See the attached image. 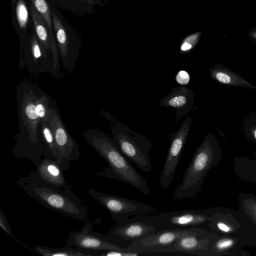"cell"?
I'll return each instance as SVG.
<instances>
[{"instance_id":"cell-2","label":"cell","mask_w":256,"mask_h":256,"mask_svg":"<svg viewBox=\"0 0 256 256\" xmlns=\"http://www.w3.org/2000/svg\"><path fill=\"white\" fill-rule=\"evenodd\" d=\"M85 140L108 163V166L98 172V176L116 179L132 186L146 195H149L146 180L123 154L112 137L98 130L84 132Z\"/></svg>"},{"instance_id":"cell-8","label":"cell","mask_w":256,"mask_h":256,"mask_svg":"<svg viewBox=\"0 0 256 256\" xmlns=\"http://www.w3.org/2000/svg\"><path fill=\"white\" fill-rule=\"evenodd\" d=\"M90 222H86L79 230L72 232L66 239V245L95 252L108 250H130L128 247L108 234L92 231Z\"/></svg>"},{"instance_id":"cell-14","label":"cell","mask_w":256,"mask_h":256,"mask_svg":"<svg viewBox=\"0 0 256 256\" xmlns=\"http://www.w3.org/2000/svg\"><path fill=\"white\" fill-rule=\"evenodd\" d=\"M156 231V227L139 219L136 216L116 222V224L108 231V234L128 247L133 241Z\"/></svg>"},{"instance_id":"cell-34","label":"cell","mask_w":256,"mask_h":256,"mask_svg":"<svg viewBox=\"0 0 256 256\" xmlns=\"http://www.w3.org/2000/svg\"><path fill=\"white\" fill-rule=\"evenodd\" d=\"M84 0L86 1L87 2H88L90 4H92V3L94 2V0Z\"/></svg>"},{"instance_id":"cell-20","label":"cell","mask_w":256,"mask_h":256,"mask_svg":"<svg viewBox=\"0 0 256 256\" xmlns=\"http://www.w3.org/2000/svg\"><path fill=\"white\" fill-rule=\"evenodd\" d=\"M233 164L234 172L238 178L256 184V158H235Z\"/></svg>"},{"instance_id":"cell-1","label":"cell","mask_w":256,"mask_h":256,"mask_svg":"<svg viewBox=\"0 0 256 256\" xmlns=\"http://www.w3.org/2000/svg\"><path fill=\"white\" fill-rule=\"evenodd\" d=\"M38 86L27 82L17 86L16 102L19 132L16 135L12 152L18 159L30 160L37 167L44 156V144L40 118L36 106Z\"/></svg>"},{"instance_id":"cell-21","label":"cell","mask_w":256,"mask_h":256,"mask_svg":"<svg viewBox=\"0 0 256 256\" xmlns=\"http://www.w3.org/2000/svg\"><path fill=\"white\" fill-rule=\"evenodd\" d=\"M34 252L44 256H98L95 252L68 245L63 248L38 246L34 248Z\"/></svg>"},{"instance_id":"cell-26","label":"cell","mask_w":256,"mask_h":256,"mask_svg":"<svg viewBox=\"0 0 256 256\" xmlns=\"http://www.w3.org/2000/svg\"><path fill=\"white\" fill-rule=\"evenodd\" d=\"M18 22L20 28L24 30L28 21V10L24 0H18L16 8Z\"/></svg>"},{"instance_id":"cell-10","label":"cell","mask_w":256,"mask_h":256,"mask_svg":"<svg viewBox=\"0 0 256 256\" xmlns=\"http://www.w3.org/2000/svg\"><path fill=\"white\" fill-rule=\"evenodd\" d=\"M51 12L62 64L64 70L70 74L79 55L80 40L68 22L62 20L54 11Z\"/></svg>"},{"instance_id":"cell-28","label":"cell","mask_w":256,"mask_h":256,"mask_svg":"<svg viewBox=\"0 0 256 256\" xmlns=\"http://www.w3.org/2000/svg\"><path fill=\"white\" fill-rule=\"evenodd\" d=\"M144 255L139 252L131 250H108L100 252L99 256H138Z\"/></svg>"},{"instance_id":"cell-3","label":"cell","mask_w":256,"mask_h":256,"mask_svg":"<svg viewBox=\"0 0 256 256\" xmlns=\"http://www.w3.org/2000/svg\"><path fill=\"white\" fill-rule=\"evenodd\" d=\"M16 186L40 204L65 216L86 221L88 212L70 187L59 188L42 180L36 171L18 178Z\"/></svg>"},{"instance_id":"cell-33","label":"cell","mask_w":256,"mask_h":256,"mask_svg":"<svg viewBox=\"0 0 256 256\" xmlns=\"http://www.w3.org/2000/svg\"><path fill=\"white\" fill-rule=\"evenodd\" d=\"M250 34L252 38L256 40V31L250 32Z\"/></svg>"},{"instance_id":"cell-5","label":"cell","mask_w":256,"mask_h":256,"mask_svg":"<svg viewBox=\"0 0 256 256\" xmlns=\"http://www.w3.org/2000/svg\"><path fill=\"white\" fill-rule=\"evenodd\" d=\"M100 113L110 124L112 138L123 154L143 172H150L152 169L149 154L152 148L150 142L105 110H100Z\"/></svg>"},{"instance_id":"cell-4","label":"cell","mask_w":256,"mask_h":256,"mask_svg":"<svg viewBox=\"0 0 256 256\" xmlns=\"http://www.w3.org/2000/svg\"><path fill=\"white\" fill-rule=\"evenodd\" d=\"M221 157L219 142L214 134H208L194 152L182 182L174 191L173 199L180 201L196 196L208 172L217 166Z\"/></svg>"},{"instance_id":"cell-29","label":"cell","mask_w":256,"mask_h":256,"mask_svg":"<svg viewBox=\"0 0 256 256\" xmlns=\"http://www.w3.org/2000/svg\"><path fill=\"white\" fill-rule=\"evenodd\" d=\"M0 226L2 229L6 232L8 235H10L14 240H16L19 244L25 246L27 248L34 251V250L30 248L28 246L23 244L20 241L18 240L14 236L12 230L10 228L9 222L6 218L4 214L2 212V210H0Z\"/></svg>"},{"instance_id":"cell-17","label":"cell","mask_w":256,"mask_h":256,"mask_svg":"<svg viewBox=\"0 0 256 256\" xmlns=\"http://www.w3.org/2000/svg\"><path fill=\"white\" fill-rule=\"evenodd\" d=\"M248 246L244 238L234 236H219L212 246L202 252L200 256H220L223 255H238L240 248Z\"/></svg>"},{"instance_id":"cell-23","label":"cell","mask_w":256,"mask_h":256,"mask_svg":"<svg viewBox=\"0 0 256 256\" xmlns=\"http://www.w3.org/2000/svg\"><path fill=\"white\" fill-rule=\"evenodd\" d=\"M238 210L251 222H256V196L242 193L238 196Z\"/></svg>"},{"instance_id":"cell-7","label":"cell","mask_w":256,"mask_h":256,"mask_svg":"<svg viewBox=\"0 0 256 256\" xmlns=\"http://www.w3.org/2000/svg\"><path fill=\"white\" fill-rule=\"evenodd\" d=\"M48 122L58 148L56 162L64 171L68 170L70 162L80 158V148L77 142L66 128L60 111L52 100L50 104Z\"/></svg>"},{"instance_id":"cell-13","label":"cell","mask_w":256,"mask_h":256,"mask_svg":"<svg viewBox=\"0 0 256 256\" xmlns=\"http://www.w3.org/2000/svg\"><path fill=\"white\" fill-rule=\"evenodd\" d=\"M199 228L189 229L159 230L142 238L133 241L128 248L131 251L140 252L144 255L154 254L158 248L170 246L182 237L194 233Z\"/></svg>"},{"instance_id":"cell-31","label":"cell","mask_w":256,"mask_h":256,"mask_svg":"<svg viewBox=\"0 0 256 256\" xmlns=\"http://www.w3.org/2000/svg\"><path fill=\"white\" fill-rule=\"evenodd\" d=\"M250 221V220H249ZM254 228V241L255 245L256 244V222L252 223L250 222Z\"/></svg>"},{"instance_id":"cell-32","label":"cell","mask_w":256,"mask_h":256,"mask_svg":"<svg viewBox=\"0 0 256 256\" xmlns=\"http://www.w3.org/2000/svg\"><path fill=\"white\" fill-rule=\"evenodd\" d=\"M250 133L253 138L256 140V127L252 128Z\"/></svg>"},{"instance_id":"cell-27","label":"cell","mask_w":256,"mask_h":256,"mask_svg":"<svg viewBox=\"0 0 256 256\" xmlns=\"http://www.w3.org/2000/svg\"><path fill=\"white\" fill-rule=\"evenodd\" d=\"M201 32L192 34L183 40L180 46V52L182 54H186L190 52L198 44Z\"/></svg>"},{"instance_id":"cell-15","label":"cell","mask_w":256,"mask_h":256,"mask_svg":"<svg viewBox=\"0 0 256 256\" xmlns=\"http://www.w3.org/2000/svg\"><path fill=\"white\" fill-rule=\"evenodd\" d=\"M194 94L190 88L184 86L174 87L160 101V105L170 107L176 110L175 116L180 120L194 106Z\"/></svg>"},{"instance_id":"cell-18","label":"cell","mask_w":256,"mask_h":256,"mask_svg":"<svg viewBox=\"0 0 256 256\" xmlns=\"http://www.w3.org/2000/svg\"><path fill=\"white\" fill-rule=\"evenodd\" d=\"M63 171L56 160L46 157L42 160L36 170L42 180L59 188L69 187Z\"/></svg>"},{"instance_id":"cell-25","label":"cell","mask_w":256,"mask_h":256,"mask_svg":"<svg viewBox=\"0 0 256 256\" xmlns=\"http://www.w3.org/2000/svg\"><path fill=\"white\" fill-rule=\"evenodd\" d=\"M37 12L42 16L47 26L52 30V20L50 8L46 0H30Z\"/></svg>"},{"instance_id":"cell-9","label":"cell","mask_w":256,"mask_h":256,"mask_svg":"<svg viewBox=\"0 0 256 256\" xmlns=\"http://www.w3.org/2000/svg\"><path fill=\"white\" fill-rule=\"evenodd\" d=\"M90 196L103 206L116 222L131 216L148 215L155 212L150 205L134 200L98 192L93 188L88 190Z\"/></svg>"},{"instance_id":"cell-6","label":"cell","mask_w":256,"mask_h":256,"mask_svg":"<svg viewBox=\"0 0 256 256\" xmlns=\"http://www.w3.org/2000/svg\"><path fill=\"white\" fill-rule=\"evenodd\" d=\"M217 208L185 210L172 212H161L151 215L136 216L139 219L154 226L157 230L189 229L194 228L208 230V224Z\"/></svg>"},{"instance_id":"cell-19","label":"cell","mask_w":256,"mask_h":256,"mask_svg":"<svg viewBox=\"0 0 256 256\" xmlns=\"http://www.w3.org/2000/svg\"><path fill=\"white\" fill-rule=\"evenodd\" d=\"M211 78L216 82L232 86H240L250 89L256 86L247 82L240 74L220 64H216L210 68Z\"/></svg>"},{"instance_id":"cell-24","label":"cell","mask_w":256,"mask_h":256,"mask_svg":"<svg viewBox=\"0 0 256 256\" xmlns=\"http://www.w3.org/2000/svg\"><path fill=\"white\" fill-rule=\"evenodd\" d=\"M52 98L38 87L36 100V110L40 120L48 121Z\"/></svg>"},{"instance_id":"cell-16","label":"cell","mask_w":256,"mask_h":256,"mask_svg":"<svg viewBox=\"0 0 256 256\" xmlns=\"http://www.w3.org/2000/svg\"><path fill=\"white\" fill-rule=\"evenodd\" d=\"M30 10L36 36L44 48L53 57L56 68L62 75L57 43L54 38L52 30H50L42 16L32 4L30 6Z\"/></svg>"},{"instance_id":"cell-12","label":"cell","mask_w":256,"mask_h":256,"mask_svg":"<svg viewBox=\"0 0 256 256\" xmlns=\"http://www.w3.org/2000/svg\"><path fill=\"white\" fill-rule=\"evenodd\" d=\"M218 236L210 230L199 228L196 232L182 237L170 246L155 250L153 254L178 252L199 256L210 248Z\"/></svg>"},{"instance_id":"cell-11","label":"cell","mask_w":256,"mask_h":256,"mask_svg":"<svg viewBox=\"0 0 256 256\" xmlns=\"http://www.w3.org/2000/svg\"><path fill=\"white\" fill-rule=\"evenodd\" d=\"M191 124L192 118L188 117L172 136L167 156L159 180L160 185L163 190L169 186L174 176L190 131Z\"/></svg>"},{"instance_id":"cell-22","label":"cell","mask_w":256,"mask_h":256,"mask_svg":"<svg viewBox=\"0 0 256 256\" xmlns=\"http://www.w3.org/2000/svg\"><path fill=\"white\" fill-rule=\"evenodd\" d=\"M40 127L44 144V156L46 158L56 160L58 148L48 120H41Z\"/></svg>"},{"instance_id":"cell-30","label":"cell","mask_w":256,"mask_h":256,"mask_svg":"<svg viewBox=\"0 0 256 256\" xmlns=\"http://www.w3.org/2000/svg\"><path fill=\"white\" fill-rule=\"evenodd\" d=\"M190 76L189 74L184 70H180L178 72L176 76V80L177 82L180 84H187L189 81Z\"/></svg>"}]
</instances>
